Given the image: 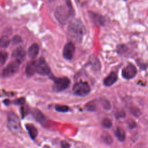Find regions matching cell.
<instances>
[{
	"mask_svg": "<svg viewBox=\"0 0 148 148\" xmlns=\"http://www.w3.org/2000/svg\"><path fill=\"white\" fill-rule=\"evenodd\" d=\"M85 32V28L83 23L78 19L72 20L69 24L67 29L68 37L76 42H79L82 40Z\"/></svg>",
	"mask_w": 148,
	"mask_h": 148,
	"instance_id": "cell-1",
	"label": "cell"
},
{
	"mask_svg": "<svg viewBox=\"0 0 148 148\" xmlns=\"http://www.w3.org/2000/svg\"><path fill=\"white\" fill-rule=\"evenodd\" d=\"M67 5V7H65L64 6L58 7L55 12V16L57 20L62 24L65 23L72 16L71 6L69 4Z\"/></svg>",
	"mask_w": 148,
	"mask_h": 148,
	"instance_id": "cell-2",
	"label": "cell"
},
{
	"mask_svg": "<svg viewBox=\"0 0 148 148\" xmlns=\"http://www.w3.org/2000/svg\"><path fill=\"white\" fill-rule=\"evenodd\" d=\"M72 90L75 95L79 97H84L89 94L90 91V87L88 83L80 81L74 84Z\"/></svg>",
	"mask_w": 148,
	"mask_h": 148,
	"instance_id": "cell-3",
	"label": "cell"
},
{
	"mask_svg": "<svg viewBox=\"0 0 148 148\" xmlns=\"http://www.w3.org/2000/svg\"><path fill=\"white\" fill-rule=\"evenodd\" d=\"M20 62L14 60L9 62L6 66H5L1 72V76L2 77H8L16 73L20 68Z\"/></svg>",
	"mask_w": 148,
	"mask_h": 148,
	"instance_id": "cell-4",
	"label": "cell"
},
{
	"mask_svg": "<svg viewBox=\"0 0 148 148\" xmlns=\"http://www.w3.org/2000/svg\"><path fill=\"white\" fill-rule=\"evenodd\" d=\"M54 84L53 89L56 92H61L66 89L70 84V80L68 77H53Z\"/></svg>",
	"mask_w": 148,
	"mask_h": 148,
	"instance_id": "cell-5",
	"label": "cell"
},
{
	"mask_svg": "<svg viewBox=\"0 0 148 148\" xmlns=\"http://www.w3.org/2000/svg\"><path fill=\"white\" fill-rule=\"evenodd\" d=\"M8 126L9 129L14 132L20 130V122L17 115L13 112H10L8 116Z\"/></svg>",
	"mask_w": 148,
	"mask_h": 148,
	"instance_id": "cell-6",
	"label": "cell"
},
{
	"mask_svg": "<svg viewBox=\"0 0 148 148\" xmlns=\"http://www.w3.org/2000/svg\"><path fill=\"white\" fill-rule=\"evenodd\" d=\"M50 68L45 58L40 57L36 61V73L40 75H49L50 73Z\"/></svg>",
	"mask_w": 148,
	"mask_h": 148,
	"instance_id": "cell-7",
	"label": "cell"
},
{
	"mask_svg": "<svg viewBox=\"0 0 148 148\" xmlns=\"http://www.w3.org/2000/svg\"><path fill=\"white\" fill-rule=\"evenodd\" d=\"M137 73L136 67L132 64L125 66L122 70V76L126 79H131L135 76Z\"/></svg>",
	"mask_w": 148,
	"mask_h": 148,
	"instance_id": "cell-8",
	"label": "cell"
},
{
	"mask_svg": "<svg viewBox=\"0 0 148 148\" xmlns=\"http://www.w3.org/2000/svg\"><path fill=\"white\" fill-rule=\"evenodd\" d=\"M75 51V47L73 42H69L65 44L64 47L62 51L63 57L66 59L70 60H71L74 55Z\"/></svg>",
	"mask_w": 148,
	"mask_h": 148,
	"instance_id": "cell-9",
	"label": "cell"
},
{
	"mask_svg": "<svg viewBox=\"0 0 148 148\" xmlns=\"http://www.w3.org/2000/svg\"><path fill=\"white\" fill-rule=\"evenodd\" d=\"M12 56L14 60L21 63L25 59V52L23 47H18L13 50Z\"/></svg>",
	"mask_w": 148,
	"mask_h": 148,
	"instance_id": "cell-10",
	"label": "cell"
},
{
	"mask_svg": "<svg viewBox=\"0 0 148 148\" xmlns=\"http://www.w3.org/2000/svg\"><path fill=\"white\" fill-rule=\"evenodd\" d=\"M25 73L28 76H31L36 73V61L32 60L29 61L25 68Z\"/></svg>",
	"mask_w": 148,
	"mask_h": 148,
	"instance_id": "cell-11",
	"label": "cell"
},
{
	"mask_svg": "<svg viewBox=\"0 0 148 148\" xmlns=\"http://www.w3.org/2000/svg\"><path fill=\"white\" fill-rule=\"evenodd\" d=\"M117 74L114 72H112L107 77L105 78L103 80V84L106 86H110L117 81Z\"/></svg>",
	"mask_w": 148,
	"mask_h": 148,
	"instance_id": "cell-12",
	"label": "cell"
},
{
	"mask_svg": "<svg viewBox=\"0 0 148 148\" xmlns=\"http://www.w3.org/2000/svg\"><path fill=\"white\" fill-rule=\"evenodd\" d=\"M39 46L37 43H33L32 44L28 50V56L34 59L36 57L39 53Z\"/></svg>",
	"mask_w": 148,
	"mask_h": 148,
	"instance_id": "cell-13",
	"label": "cell"
},
{
	"mask_svg": "<svg viewBox=\"0 0 148 148\" xmlns=\"http://www.w3.org/2000/svg\"><path fill=\"white\" fill-rule=\"evenodd\" d=\"M26 129L32 139H35L38 135V130L32 124H27L25 125Z\"/></svg>",
	"mask_w": 148,
	"mask_h": 148,
	"instance_id": "cell-14",
	"label": "cell"
},
{
	"mask_svg": "<svg viewBox=\"0 0 148 148\" xmlns=\"http://www.w3.org/2000/svg\"><path fill=\"white\" fill-rule=\"evenodd\" d=\"M114 134L118 140L121 142H123L125 139V132L124 130L121 127L117 128L115 131Z\"/></svg>",
	"mask_w": 148,
	"mask_h": 148,
	"instance_id": "cell-15",
	"label": "cell"
},
{
	"mask_svg": "<svg viewBox=\"0 0 148 148\" xmlns=\"http://www.w3.org/2000/svg\"><path fill=\"white\" fill-rule=\"evenodd\" d=\"M32 115L40 123L43 121L45 119V117L44 115L42 113V112L37 109H34V110L32 111Z\"/></svg>",
	"mask_w": 148,
	"mask_h": 148,
	"instance_id": "cell-16",
	"label": "cell"
},
{
	"mask_svg": "<svg viewBox=\"0 0 148 148\" xmlns=\"http://www.w3.org/2000/svg\"><path fill=\"white\" fill-rule=\"evenodd\" d=\"M10 43V40L8 36H3L0 38V47L6 48L8 47Z\"/></svg>",
	"mask_w": 148,
	"mask_h": 148,
	"instance_id": "cell-17",
	"label": "cell"
},
{
	"mask_svg": "<svg viewBox=\"0 0 148 148\" xmlns=\"http://www.w3.org/2000/svg\"><path fill=\"white\" fill-rule=\"evenodd\" d=\"M90 16H91V19L92 20V21H94V23H95V24L101 25V24L103 23V18H102V17L100 16L99 15L92 13L90 14Z\"/></svg>",
	"mask_w": 148,
	"mask_h": 148,
	"instance_id": "cell-18",
	"label": "cell"
},
{
	"mask_svg": "<svg viewBox=\"0 0 148 148\" xmlns=\"http://www.w3.org/2000/svg\"><path fill=\"white\" fill-rule=\"evenodd\" d=\"M8 54L5 51H0V66H2L6 62Z\"/></svg>",
	"mask_w": 148,
	"mask_h": 148,
	"instance_id": "cell-19",
	"label": "cell"
},
{
	"mask_svg": "<svg viewBox=\"0 0 148 148\" xmlns=\"http://www.w3.org/2000/svg\"><path fill=\"white\" fill-rule=\"evenodd\" d=\"M55 109L56 111L59 112H66L70 110L68 106L60 105H56L55 107Z\"/></svg>",
	"mask_w": 148,
	"mask_h": 148,
	"instance_id": "cell-20",
	"label": "cell"
},
{
	"mask_svg": "<svg viewBox=\"0 0 148 148\" xmlns=\"http://www.w3.org/2000/svg\"><path fill=\"white\" fill-rule=\"evenodd\" d=\"M112 125V121L108 119V118H106V119H104L102 121V125L104 127V128H109L111 127Z\"/></svg>",
	"mask_w": 148,
	"mask_h": 148,
	"instance_id": "cell-21",
	"label": "cell"
},
{
	"mask_svg": "<svg viewBox=\"0 0 148 148\" xmlns=\"http://www.w3.org/2000/svg\"><path fill=\"white\" fill-rule=\"evenodd\" d=\"M85 108L87 110H90V111H94L96 109V106L94 104V102L92 101H91L87 103L85 106Z\"/></svg>",
	"mask_w": 148,
	"mask_h": 148,
	"instance_id": "cell-22",
	"label": "cell"
},
{
	"mask_svg": "<svg viewBox=\"0 0 148 148\" xmlns=\"http://www.w3.org/2000/svg\"><path fill=\"white\" fill-rule=\"evenodd\" d=\"M21 41V38L20 36H18V35H16V36H14L13 39H12V43L13 44V45H16V44H18L19 43H20Z\"/></svg>",
	"mask_w": 148,
	"mask_h": 148,
	"instance_id": "cell-23",
	"label": "cell"
},
{
	"mask_svg": "<svg viewBox=\"0 0 148 148\" xmlns=\"http://www.w3.org/2000/svg\"><path fill=\"white\" fill-rule=\"evenodd\" d=\"M103 138H104V140H105L107 143H108V144H110V143H112V140H113V139H112V137H111L109 134H106L104 136Z\"/></svg>",
	"mask_w": 148,
	"mask_h": 148,
	"instance_id": "cell-24",
	"label": "cell"
},
{
	"mask_svg": "<svg viewBox=\"0 0 148 148\" xmlns=\"http://www.w3.org/2000/svg\"><path fill=\"white\" fill-rule=\"evenodd\" d=\"M25 102V99L24 98H20L19 99H17L15 101H14L13 102L14 103V104H16V105H23Z\"/></svg>",
	"mask_w": 148,
	"mask_h": 148,
	"instance_id": "cell-25",
	"label": "cell"
},
{
	"mask_svg": "<svg viewBox=\"0 0 148 148\" xmlns=\"http://www.w3.org/2000/svg\"><path fill=\"white\" fill-rule=\"evenodd\" d=\"M70 146H69V145L65 142V141H63L61 142V148H69Z\"/></svg>",
	"mask_w": 148,
	"mask_h": 148,
	"instance_id": "cell-26",
	"label": "cell"
},
{
	"mask_svg": "<svg viewBox=\"0 0 148 148\" xmlns=\"http://www.w3.org/2000/svg\"><path fill=\"white\" fill-rule=\"evenodd\" d=\"M136 126V124H135V122H134V121H132V123H129V127H130V128H135V127Z\"/></svg>",
	"mask_w": 148,
	"mask_h": 148,
	"instance_id": "cell-27",
	"label": "cell"
}]
</instances>
